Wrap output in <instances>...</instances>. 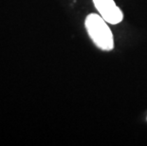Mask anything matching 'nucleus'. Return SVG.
Listing matches in <instances>:
<instances>
[{"mask_svg": "<svg viewBox=\"0 0 147 146\" xmlns=\"http://www.w3.org/2000/svg\"><path fill=\"white\" fill-rule=\"evenodd\" d=\"M98 13L110 25L120 24L123 20V12L114 0H92Z\"/></svg>", "mask_w": 147, "mask_h": 146, "instance_id": "obj_2", "label": "nucleus"}, {"mask_svg": "<svg viewBox=\"0 0 147 146\" xmlns=\"http://www.w3.org/2000/svg\"><path fill=\"white\" fill-rule=\"evenodd\" d=\"M84 27L89 38L97 48L104 51L113 50L114 36L109 24L99 13H89L84 20Z\"/></svg>", "mask_w": 147, "mask_h": 146, "instance_id": "obj_1", "label": "nucleus"}]
</instances>
